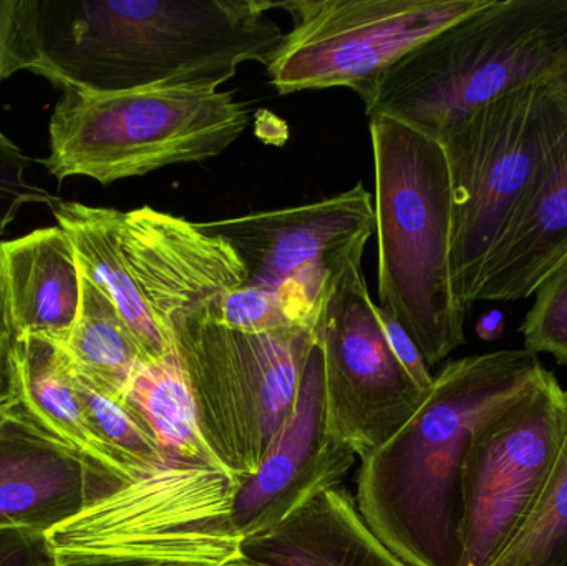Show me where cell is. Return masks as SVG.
<instances>
[{"label": "cell", "mask_w": 567, "mask_h": 566, "mask_svg": "<svg viewBox=\"0 0 567 566\" xmlns=\"http://www.w3.org/2000/svg\"><path fill=\"white\" fill-rule=\"evenodd\" d=\"M50 116L49 156L56 182L86 176L102 185L225 153L249 125L228 90L158 85L123 92L62 90Z\"/></svg>", "instance_id": "obj_5"}, {"label": "cell", "mask_w": 567, "mask_h": 566, "mask_svg": "<svg viewBox=\"0 0 567 566\" xmlns=\"http://www.w3.org/2000/svg\"><path fill=\"white\" fill-rule=\"evenodd\" d=\"M63 356L83 384L123 401L142 362L135 339L109 298L80 272V308Z\"/></svg>", "instance_id": "obj_20"}, {"label": "cell", "mask_w": 567, "mask_h": 566, "mask_svg": "<svg viewBox=\"0 0 567 566\" xmlns=\"http://www.w3.org/2000/svg\"><path fill=\"white\" fill-rule=\"evenodd\" d=\"M218 566H268L258 564V562L251 560V558L246 557V555L239 554L238 557L229 558L228 562Z\"/></svg>", "instance_id": "obj_34"}, {"label": "cell", "mask_w": 567, "mask_h": 566, "mask_svg": "<svg viewBox=\"0 0 567 566\" xmlns=\"http://www.w3.org/2000/svg\"><path fill=\"white\" fill-rule=\"evenodd\" d=\"M369 130L380 308L405 328L433 368L465 344L468 312L453 289L449 163L439 142L402 123L375 116Z\"/></svg>", "instance_id": "obj_4"}, {"label": "cell", "mask_w": 567, "mask_h": 566, "mask_svg": "<svg viewBox=\"0 0 567 566\" xmlns=\"http://www.w3.org/2000/svg\"><path fill=\"white\" fill-rule=\"evenodd\" d=\"M169 336L209 452L233 477H252L292 414L316 329L243 332L195 318Z\"/></svg>", "instance_id": "obj_7"}, {"label": "cell", "mask_w": 567, "mask_h": 566, "mask_svg": "<svg viewBox=\"0 0 567 566\" xmlns=\"http://www.w3.org/2000/svg\"><path fill=\"white\" fill-rule=\"evenodd\" d=\"M216 322L243 332H275L306 328L290 316L278 296L249 286H243L225 296Z\"/></svg>", "instance_id": "obj_26"}, {"label": "cell", "mask_w": 567, "mask_h": 566, "mask_svg": "<svg viewBox=\"0 0 567 566\" xmlns=\"http://www.w3.org/2000/svg\"><path fill=\"white\" fill-rule=\"evenodd\" d=\"M35 75L62 90L219 89L268 65L284 30L266 0H39Z\"/></svg>", "instance_id": "obj_2"}, {"label": "cell", "mask_w": 567, "mask_h": 566, "mask_svg": "<svg viewBox=\"0 0 567 566\" xmlns=\"http://www.w3.org/2000/svg\"><path fill=\"white\" fill-rule=\"evenodd\" d=\"M567 428V391L545 378L476 434L463 467L462 565L495 566L538 507Z\"/></svg>", "instance_id": "obj_9"}, {"label": "cell", "mask_w": 567, "mask_h": 566, "mask_svg": "<svg viewBox=\"0 0 567 566\" xmlns=\"http://www.w3.org/2000/svg\"><path fill=\"white\" fill-rule=\"evenodd\" d=\"M546 372L525 348L449 362L413 418L360 461L357 508L400 560L462 565V477L473 441Z\"/></svg>", "instance_id": "obj_1"}, {"label": "cell", "mask_w": 567, "mask_h": 566, "mask_svg": "<svg viewBox=\"0 0 567 566\" xmlns=\"http://www.w3.org/2000/svg\"><path fill=\"white\" fill-rule=\"evenodd\" d=\"M505 332V315L498 309L485 312L476 322V335L483 341H496Z\"/></svg>", "instance_id": "obj_32"}, {"label": "cell", "mask_w": 567, "mask_h": 566, "mask_svg": "<svg viewBox=\"0 0 567 566\" xmlns=\"http://www.w3.org/2000/svg\"><path fill=\"white\" fill-rule=\"evenodd\" d=\"M75 382L86 418L96 438L136 478L153 474L172 462L163 455L155 439L125 402L106 398L76 378Z\"/></svg>", "instance_id": "obj_23"}, {"label": "cell", "mask_w": 567, "mask_h": 566, "mask_svg": "<svg viewBox=\"0 0 567 566\" xmlns=\"http://www.w3.org/2000/svg\"><path fill=\"white\" fill-rule=\"evenodd\" d=\"M228 560L229 557L219 554L100 555L59 552L56 566H218Z\"/></svg>", "instance_id": "obj_29"}, {"label": "cell", "mask_w": 567, "mask_h": 566, "mask_svg": "<svg viewBox=\"0 0 567 566\" xmlns=\"http://www.w3.org/2000/svg\"><path fill=\"white\" fill-rule=\"evenodd\" d=\"M16 336L3 315L0 302V399L16 398V372H13V352Z\"/></svg>", "instance_id": "obj_31"}, {"label": "cell", "mask_w": 567, "mask_h": 566, "mask_svg": "<svg viewBox=\"0 0 567 566\" xmlns=\"http://www.w3.org/2000/svg\"><path fill=\"white\" fill-rule=\"evenodd\" d=\"M221 236L246 269L245 286L272 292L300 326L316 329L337 276L375 233L373 198L362 183L319 202L199 223Z\"/></svg>", "instance_id": "obj_10"}, {"label": "cell", "mask_w": 567, "mask_h": 566, "mask_svg": "<svg viewBox=\"0 0 567 566\" xmlns=\"http://www.w3.org/2000/svg\"><path fill=\"white\" fill-rule=\"evenodd\" d=\"M13 372L20 408L40 428L103 471L125 482L138 481L93 432L59 346L40 338L17 339Z\"/></svg>", "instance_id": "obj_19"}, {"label": "cell", "mask_w": 567, "mask_h": 566, "mask_svg": "<svg viewBox=\"0 0 567 566\" xmlns=\"http://www.w3.org/2000/svg\"><path fill=\"white\" fill-rule=\"evenodd\" d=\"M316 339L322 351L327 429L363 461L413 418L429 392L410 378L383 336L362 258L330 286Z\"/></svg>", "instance_id": "obj_11"}, {"label": "cell", "mask_w": 567, "mask_h": 566, "mask_svg": "<svg viewBox=\"0 0 567 566\" xmlns=\"http://www.w3.org/2000/svg\"><path fill=\"white\" fill-rule=\"evenodd\" d=\"M519 332L525 349L533 354H549L558 364L567 366V268L535 292Z\"/></svg>", "instance_id": "obj_24"}, {"label": "cell", "mask_w": 567, "mask_h": 566, "mask_svg": "<svg viewBox=\"0 0 567 566\" xmlns=\"http://www.w3.org/2000/svg\"><path fill=\"white\" fill-rule=\"evenodd\" d=\"M123 402L145 425L166 459L223 469L199 431L195 399L178 352L163 361L140 362Z\"/></svg>", "instance_id": "obj_21"}, {"label": "cell", "mask_w": 567, "mask_h": 566, "mask_svg": "<svg viewBox=\"0 0 567 566\" xmlns=\"http://www.w3.org/2000/svg\"><path fill=\"white\" fill-rule=\"evenodd\" d=\"M488 0H266L284 10L289 32L266 65L279 95L352 90L362 103L390 66Z\"/></svg>", "instance_id": "obj_8"}, {"label": "cell", "mask_w": 567, "mask_h": 566, "mask_svg": "<svg viewBox=\"0 0 567 566\" xmlns=\"http://www.w3.org/2000/svg\"><path fill=\"white\" fill-rule=\"evenodd\" d=\"M122 246L143 298L169 339V329L185 319L218 321L225 296L246 282L241 259L221 236L152 206L123 212Z\"/></svg>", "instance_id": "obj_12"}, {"label": "cell", "mask_w": 567, "mask_h": 566, "mask_svg": "<svg viewBox=\"0 0 567 566\" xmlns=\"http://www.w3.org/2000/svg\"><path fill=\"white\" fill-rule=\"evenodd\" d=\"M17 405H19V399L17 398L0 399V428L9 419V415L12 414Z\"/></svg>", "instance_id": "obj_33"}, {"label": "cell", "mask_w": 567, "mask_h": 566, "mask_svg": "<svg viewBox=\"0 0 567 566\" xmlns=\"http://www.w3.org/2000/svg\"><path fill=\"white\" fill-rule=\"evenodd\" d=\"M39 0H0V85L39 63Z\"/></svg>", "instance_id": "obj_25"}, {"label": "cell", "mask_w": 567, "mask_h": 566, "mask_svg": "<svg viewBox=\"0 0 567 566\" xmlns=\"http://www.w3.org/2000/svg\"><path fill=\"white\" fill-rule=\"evenodd\" d=\"M439 143L452 182L453 289L468 309L513 216L566 148L567 75L493 100Z\"/></svg>", "instance_id": "obj_6"}, {"label": "cell", "mask_w": 567, "mask_h": 566, "mask_svg": "<svg viewBox=\"0 0 567 566\" xmlns=\"http://www.w3.org/2000/svg\"><path fill=\"white\" fill-rule=\"evenodd\" d=\"M379 321L380 325H382L383 336H385L386 342H389L396 361L402 364V368L409 372L410 378H412L423 391L429 392L430 389H432L433 378H435V375H432V372H430L429 364H426L425 358H423L412 336L405 331V328H403L390 312H386L385 309L380 308V306Z\"/></svg>", "instance_id": "obj_30"}, {"label": "cell", "mask_w": 567, "mask_h": 566, "mask_svg": "<svg viewBox=\"0 0 567 566\" xmlns=\"http://www.w3.org/2000/svg\"><path fill=\"white\" fill-rule=\"evenodd\" d=\"M125 484L40 428L20 404L0 428V528L49 534Z\"/></svg>", "instance_id": "obj_14"}, {"label": "cell", "mask_w": 567, "mask_h": 566, "mask_svg": "<svg viewBox=\"0 0 567 566\" xmlns=\"http://www.w3.org/2000/svg\"><path fill=\"white\" fill-rule=\"evenodd\" d=\"M495 566H567V428L538 507Z\"/></svg>", "instance_id": "obj_22"}, {"label": "cell", "mask_w": 567, "mask_h": 566, "mask_svg": "<svg viewBox=\"0 0 567 566\" xmlns=\"http://www.w3.org/2000/svg\"><path fill=\"white\" fill-rule=\"evenodd\" d=\"M0 302L16 339L63 344L80 308V271L60 226L0 241Z\"/></svg>", "instance_id": "obj_15"}, {"label": "cell", "mask_w": 567, "mask_h": 566, "mask_svg": "<svg viewBox=\"0 0 567 566\" xmlns=\"http://www.w3.org/2000/svg\"><path fill=\"white\" fill-rule=\"evenodd\" d=\"M567 75V0H488L406 53L363 103L440 142L493 100Z\"/></svg>", "instance_id": "obj_3"}, {"label": "cell", "mask_w": 567, "mask_h": 566, "mask_svg": "<svg viewBox=\"0 0 567 566\" xmlns=\"http://www.w3.org/2000/svg\"><path fill=\"white\" fill-rule=\"evenodd\" d=\"M56 226L72 243L79 271L118 311L135 339L142 362H158L176 351L143 298L122 246L123 212L79 202H55Z\"/></svg>", "instance_id": "obj_18"}, {"label": "cell", "mask_w": 567, "mask_h": 566, "mask_svg": "<svg viewBox=\"0 0 567 566\" xmlns=\"http://www.w3.org/2000/svg\"><path fill=\"white\" fill-rule=\"evenodd\" d=\"M355 461V452L327 429L322 351L316 339L292 414L258 472L245 478L233 497V528L241 541L275 531L307 502L339 487Z\"/></svg>", "instance_id": "obj_13"}, {"label": "cell", "mask_w": 567, "mask_h": 566, "mask_svg": "<svg viewBox=\"0 0 567 566\" xmlns=\"http://www.w3.org/2000/svg\"><path fill=\"white\" fill-rule=\"evenodd\" d=\"M567 268V145L519 206L483 268L473 302L535 296Z\"/></svg>", "instance_id": "obj_16"}, {"label": "cell", "mask_w": 567, "mask_h": 566, "mask_svg": "<svg viewBox=\"0 0 567 566\" xmlns=\"http://www.w3.org/2000/svg\"><path fill=\"white\" fill-rule=\"evenodd\" d=\"M241 554L268 566H410L367 527L342 487L317 495L275 531L246 538Z\"/></svg>", "instance_id": "obj_17"}, {"label": "cell", "mask_w": 567, "mask_h": 566, "mask_svg": "<svg viewBox=\"0 0 567 566\" xmlns=\"http://www.w3.org/2000/svg\"><path fill=\"white\" fill-rule=\"evenodd\" d=\"M59 552L49 534L32 528H0V566H56Z\"/></svg>", "instance_id": "obj_28"}, {"label": "cell", "mask_w": 567, "mask_h": 566, "mask_svg": "<svg viewBox=\"0 0 567 566\" xmlns=\"http://www.w3.org/2000/svg\"><path fill=\"white\" fill-rule=\"evenodd\" d=\"M29 158L0 132V236L25 205H49L55 196L27 178Z\"/></svg>", "instance_id": "obj_27"}]
</instances>
